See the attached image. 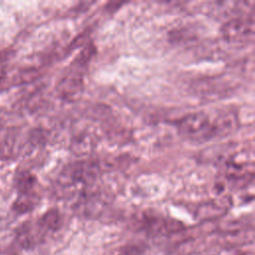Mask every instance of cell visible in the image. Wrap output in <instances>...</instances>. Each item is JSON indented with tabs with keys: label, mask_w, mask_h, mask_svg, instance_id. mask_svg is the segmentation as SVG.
I'll list each match as a JSON object with an SVG mask.
<instances>
[{
	"label": "cell",
	"mask_w": 255,
	"mask_h": 255,
	"mask_svg": "<svg viewBox=\"0 0 255 255\" xmlns=\"http://www.w3.org/2000/svg\"><path fill=\"white\" fill-rule=\"evenodd\" d=\"M96 146V138L94 134L87 130H83L74 135L71 148L78 156L89 155Z\"/></svg>",
	"instance_id": "8992f818"
},
{
	"label": "cell",
	"mask_w": 255,
	"mask_h": 255,
	"mask_svg": "<svg viewBox=\"0 0 255 255\" xmlns=\"http://www.w3.org/2000/svg\"><path fill=\"white\" fill-rule=\"evenodd\" d=\"M2 77V71H1V69H0V78Z\"/></svg>",
	"instance_id": "4fadbf2b"
},
{
	"label": "cell",
	"mask_w": 255,
	"mask_h": 255,
	"mask_svg": "<svg viewBox=\"0 0 255 255\" xmlns=\"http://www.w3.org/2000/svg\"><path fill=\"white\" fill-rule=\"evenodd\" d=\"M145 249L141 244H128L120 248L118 255H142Z\"/></svg>",
	"instance_id": "7c38bea8"
},
{
	"label": "cell",
	"mask_w": 255,
	"mask_h": 255,
	"mask_svg": "<svg viewBox=\"0 0 255 255\" xmlns=\"http://www.w3.org/2000/svg\"><path fill=\"white\" fill-rule=\"evenodd\" d=\"M100 172V166L93 160H78L66 165L56 180V189L61 196L84 195L92 189Z\"/></svg>",
	"instance_id": "6da1fadb"
},
{
	"label": "cell",
	"mask_w": 255,
	"mask_h": 255,
	"mask_svg": "<svg viewBox=\"0 0 255 255\" xmlns=\"http://www.w3.org/2000/svg\"><path fill=\"white\" fill-rule=\"evenodd\" d=\"M38 200H39L38 196L33 191L20 193L19 197L16 199V201L13 204V209L18 213L28 212L36 206Z\"/></svg>",
	"instance_id": "ba28073f"
},
{
	"label": "cell",
	"mask_w": 255,
	"mask_h": 255,
	"mask_svg": "<svg viewBox=\"0 0 255 255\" xmlns=\"http://www.w3.org/2000/svg\"><path fill=\"white\" fill-rule=\"evenodd\" d=\"M142 228L153 235H165L174 232H178L183 228L181 222L174 219L158 217V216H146L142 220Z\"/></svg>",
	"instance_id": "5b68a950"
},
{
	"label": "cell",
	"mask_w": 255,
	"mask_h": 255,
	"mask_svg": "<svg viewBox=\"0 0 255 255\" xmlns=\"http://www.w3.org/2000/svg\"><path fill=\"white\" fill-rule=\"evenodd\" d=\"M16 145V134L9 132L0 142V158L8 159L13 155Z\"/></svg>",
	"instance_id": "8fae6325"
},
{
	"label": "cell",
	"mask_w": 255,
	"mask_h": 255,
	"mask_svg": "<svg viewBox=\"0 0 255 255\" xmlns=\"http://www.w3.org/2000/svg\"><path fill=\"white\" fill-rule=\"evenodd\" d=\"M226 209L227 205L224 203V201H209L198 207L197 215L204 219L214 218L223 214Z\"/></svg>",
	"instance_id": "52a82bcc"
},
{
	"label": "cell",
	"mask_w": 255,
	"mask_h": 255,
	"mask_svg": "<svg viewBox=\"0 0 255 255\" xmlns=\"http://www.w3.org/2000/svg\"><path fill=\"white\" fill-rule=\"evenodd\" d=\"M82 67L73 66V70L60 82L58 86L59 95L67 101H74L79 98L83 91Z\"/></svg>",
	"instance_id": "277c9868"
},
{
	"label": "cell",
	"mask_w": 255,
	"mask_h": 255,
	"mask_svg": "<svg viewBox=\"0 0 255 255\" xmlns=\"http://www.w3.org/2000/svg\"><path fill=\"white\" fill-rule=\"evenodd\" d=\"M16 184L20 193L32 192L36 184V177L28 171H23L18 175Z\"/></svg>",
	"instance_id": "30bf717a"
},
{
	"label": "cell",
	"mask_w": 255,
	"mask_h": 255,
	"mask_svg": "<svg viewBox=\"0 0 255 255\" xmlns=\"http://www.w3.org/2000/svg\"><path fill=\"white\" fill-rule=\"evenodd\" d=\"M61 223V216L57 209L48 210L40 219L39 224L46 230L54 231L59 228Z\"/></svg>",
	"instance_id": "9c48e42d"
},
{
	"label": "cell",
	"mask_w": 255,
	"mask_h": 255,
	"mask_svg": "<svg viewBox=\"0 0 255 255\" xmlns=\"http://www.w3.org/2000/svg\"><path fill=\"white\" fill-rule=\"evenodd\" d=\"M179 134L192 142L202 143L217 136L215 121L203 112L186 115L177 123Z\"/></svg>",
	"instance_id": "7a4b0ae2"
},
{
	"label": "cell",
	"mask_w": 255,
	"mask_h": 255,
	"mask_svg": "<svg viewBox=\"0 0 255 255\" xmlns=\"http://www.w3.org/2000/svg\"><path fill=\"white\" fill-rule=\"evenodd\" d=\"M220 32L223 39L228 43H249L254 39V17L252 15H244L229 19L222 25Z\"/></svg>",
	"instance_id": "3957f363"
}]
</instances>
